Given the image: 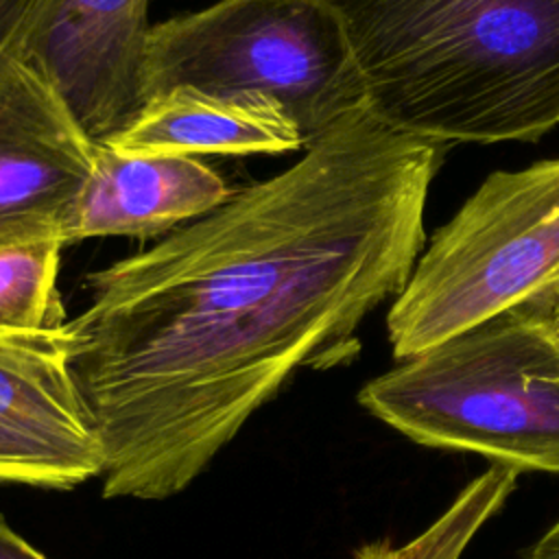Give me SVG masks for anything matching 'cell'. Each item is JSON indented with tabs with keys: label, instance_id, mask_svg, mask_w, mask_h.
I'll use <instances>...</instances> for the list:
<instances>
[{
	"label": "cell",
	"instance_id": "cell-1",
	"mask_svg": "<svg viewBox=\"0 0 559 559\" xmlns=\"http://www.w3.org/2000/svg\"><path fill=\"white\" fill-rule=\"evenodd\" d=\"M443 146L356 109L286 170L87 275L66 332L105 498L186 491L297 369L358 354L362 319L413 275Z\"/></svg>",
	"mask_w": 559,
	"mask_h": 559
},
{
	"label": "cell",
	"instance_id": "cell-2",
	"mask_svg": "<svg viewBox=\"0 0 559 559\" xmlns=\"http://www.w3.org/2000/svg\"><path fill=\"white\" fill-rule=\"evenodd\" d=\"M328 2L391 129L487 144L559 124V0Z\"/></svg>",
	"mask_w": 559,
	"mask_h": 559
},
{
	"label": "cell",
	"instance_id": "cell-3",
	"mask_svg": "<svg viewBox=\"0 0 559 559\" xmlns=\"http://www.w3.org/2000/svg\"><path fill=\"white\" fill-rule=\"evenodd\" d=\"M358 402L415 443L559 474V334L539 299L402 360Z\"/></svg>",
	"mask_w": 559,
	"mask_h": 559
},
{
	"label": "cell",
	"instance_id": "cell-4",
	"mask_svg": "<svg viewBox=\"0 0 559 559\" xmlns=\"http://www.w3.org/2000/svg\"><path fill=\"white\" fill-rule=\"evenodd\" d=\"M559 290V157L491 173L432 236L386 332L397 360Z\"/></svg>",
	"mask_w": 559,
	"mask_h": 559
},
{
	"label": "cell",
	"instance_id": "cell-5",
	"mask_svg": "<svg viewBox=\"0 0 559 559\" xmlns=\"http://www.w3.org/2000/svg\"><path fill=\"white\" fill-rule=\"evenodd\" d=\"M177 85L271 98L306 144L367 107L345 28L328 0H218L151 26L146 98Z\"/></svg>",
	"mask_w": 559,
	"mask_h": 559
},
{
	"label": "cell",
	"instance_id": "cell-6",
	"mask_svg": "<svg viewBox=\"0 0 559 559\" xmlns=\"http://www.w3.org/2000/svg\"><path fill=\"white\" fill-rule=\"evenodd\" d=\"M98 142L20 52L0 61V249L61 240Z\"/></svg>",
	"mask_w": 559,
	"mask_h": 559
},
{
	"label": "cell",
	"instance_id": "cell-7",
	"mask_svg": "<svg viewBox=\"0 0 559 559\" xmlns=\"http://www.w3.org/2000/svg\"><path fill=\"white\" fill-rule=\"evenodd\" d=\"M148 0H37L17 52L59 92L85 133L105 142L146 100Z\"/></svg>",
	"mask_w": 559,
	"mask_h": 559
},
{
	"label": "cell",
	"instance_id": "cell-8",
	"mask_svg": "<svg viewBox=\"0 0 559 559\" xmlns=\"http://www.w3.org/2000/svg\"><path fill=\"white\" fill-rule=\"evenodd\" d=\"M105 450L70 367L68 332H0V483L72 489Z\"/></svg>",
	"mask_w": 559,
	"mask_h": 559
},
{
	"label": "cell",
	"instance_id": "cell-9",
	"mask_svg": "<svg viewBox=\"0 0 559 559\" xmlns=\"http://www.w3.org/2000/svg\"><path fill=\"white\" fill-rule=\"evenodd\" d=\"M231 194L225 179L197 157L127 155L98 142L66 245L103 236H157L201 218Z\"/></svg>",
	"mask_w": 559,
	"mask_h": 559
},
{
	"label": "cell",
	"instance_id": "cell-10",
	"mask_svg": "<svg viewBox=\"0 0 559 559\" xmlns=\"http://www.w3.org/2000/svg\"><path fill=\"white\" fill-rule=\"evenodd\" d=\"M103 144L127 155H280L304 148L306 138L271 98L177 85L146 98Z\"/></svg>",
	"mask_w": 559,
	"mask_h": 559
},
{
	"label": "cell",
	"instance_id": "cell-11",
	"mask_svg": "<svg viewBox=\"0 0 559 559\" xmlns=\"http://www.w3.org/2000/svg\"><path fill=\"white\" fill-rule=\"evenodd\" d=\"M518 476V467L491 463L415 539L400 548L389 542H369L354 550V559H461L483 524L504 507Z\"/></svg>",
	"mask_w": 559,
	"mask_h": 559
},
{
	"label": "cell",
	"instance_id": "cell-12",
	"mask_svg": "<svg viewBox=\"0 0 559 559\" xmlns=\"http://www.w3.org/2000/svg\"><path fill=\"white\" fill-rule=\"evenodd\" d=\"M61 240L0 249V332H44L68 323L57 288Z\"/></svg>",
	"mask_w": 559,
	"mask_h": 559
},
{
	"label": "cell",
	"instance_id": "cell-13",
	"mask_svg": "<svg viewBox=\"0 0 559 559\" xmlns=\"http://www.w3.org/2000/svg\"><path fill=\"white\" fill-rule=\"evenodd\" d=\"M35 2L37 0H0V61L17 52Z\"/></svg>",
	"mask_w": 559,
	"mask_h": 559
},
{
	"label": "cell",
	"instance_id": "cell-14",
	"mask_svg": "<svg viewBox=\"0 0 559 559\" xmlns=\"http://www.w3.org/2000/svg\"><path fill=\"white\" fill-rule=\"evenodd\" d=\"M0 559H48L35 546H31L0 513Z\"/></svg>",
	"mask_w": 559,
	"mask_h": 559
},
{
	"label": "cell",
	"instance_id": "cell-15",
	"mask_svg": "<svg viewBox=\"0 0 559 559\" xmlns=\"http://www.w3.org/2000/svg\"><path fill=\"white\" fill-rule=\"evenodd\" d=\"M526 559H559V520L531 546Z\"/></svg>",
	"mask_w": 559,
	"mask_h": 559
},
{
	"label": "cell",
	"instance_id": "cell-16",
	"mask_svg": "<svg viewBox=\"0 0 559 559\" xmlns=\"http://www.w3.org/2000/svg\"><path fill=\"white\" fill-rule=\"evenodd\" d=\"M539 301H544V304L548 306V310H550V319H552V325H555V330H557V334H559V290H557L552 297H548V299H539Z\"/></svg>",
	"mask_w": 559,
	"mask_h": 559
}]
</instances>
